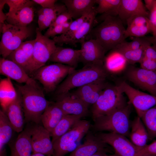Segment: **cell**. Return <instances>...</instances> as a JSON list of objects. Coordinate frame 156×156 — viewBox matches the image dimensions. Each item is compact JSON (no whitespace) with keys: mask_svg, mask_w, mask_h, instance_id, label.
<instances>
[{"mask_svg":"<svg viewBox=\"0 0 156 156\" xmlns=\"http://www.w3.org/2000/svg\"><path fill=\"white\" fill-rule=\"evenodd\" d=\"M131 130L129 136L131 141L135 146L142 148L147 144L149 140L146 129L141 118H135L131 125Z\"/></svg>","mask_w":156,"mask_h":156,"instance_id":"obj_30","label":"cell"},{"mask_svg":"<svg viewBox=\"0 0 156 156\" xmlns=\"http://www.w3.org/2000/svg\"><path fill=\"white\" fill-rule=\"evenodd\" d=\"M149 12L141 0H121L118 16L123 22L133 16L143 15L149 17Z\"/></svg>","mask_w":156,"mask_h":156,"instance_id":"obj_21","label":"cell"},{"mask_svg":"<svg viewBox=\"0 0 156 156\" xmlns=\"http://www.w3.org/2000/svg\"><path fill=\"white\" fill-rule=\"evenodd\" d=\"M144 57L156 61V47L150 44L146 47Z\"/></svg>","mask_w":156,"mask_h":156,"instance_id":"obj_45","label":"cell"},{"mask_svg":"<svg viewBox=\"0 0 156 156\" xmlns=\"http://www.w3.org/2000/svg\"><path fill=\"white\" fill-rule=\"evenodd\" d=\"M73 21L72 18L67 10L60 14L50 27L63 24L67 22Z\"/></svg>","mask_w":156,"mask_h":156,"instance_id":"obj_43","label":"cell"},{"mask_svg":"<svg viewBox=\"0 0 156 156\" xmlns=\"http://www.w3.org/2000/svg\"><path fill=\"white\" fill-rule=\"evenodd\" d=\"M123 23L118 16H108L92 29V39L96 40L106 52L110 51L125 41Z\"/></svg>","mask_w":156,"mask_h":156,"instance_id":"obj_2","label":"cell"},{"mask_svg":"<svg viewBox=\"0 0 156 156\" xmlns=\"http://www.w3.org/2000/svg\"><path fill=\"white\" fill-rule=\"evenodd\" d=\"M149 19L150 23L153 36L156 37V7L149 12Z\"/></svg>","mask_w":156,"mask_h":156,"instance_id":"obj_46","label":"cell"},{"mask_svg":"<svg viewBox=\"0 0 156 156\" xmlns=\"http://www.w3.org/2000/svg\"><path fill=\"white\" fill-rule=\"evenodd\" d=\"M67 10L64 4L56 3L51 8H42L38 11V28L42 31L49 27L57 17Z\"/></svg>","mask_w":156,"mask_h":156,"instance_id":"obj_26","label":"cell"},{"mask_svg":"<svg viewBox=\"0 0 156 156\" xmlns=\"http://www.w3.org/2000/svg\"><path fill=\"white\" fill-rule=\"evenodd\" d=\"M127 79L137 86L156 96V72L133 66L127 73Z\"/></svg>","mask_w":156,"mask_h":156,"instance_id":"obj_12","label":"cell"},{"mask_svg":"<svg viewBox=\"0 0 156 156\" xmlns=\"http://www.w3.org/2000/svg\"><path fill=\"white\" fill-rule=\"evenodd\" d=\"M55 103L65 115H74L82 118L87 116L88 107L73 92L70 91L57 95Z\"/></svg>","mask_w":156,"mask_h":156,"instance_id":"obj_13","label":"cell"},{"mask_svg":"<svg viewBox=\"0 0 156 156\" xmlns=\"http://www.w3.org/2000/svg\"><path fill=\"white\" fill-rule=\"evenodd\" d=\"M75 70L69 66L56 63L40 68L30 77L42 84L46 93H49L56 90L62 80Z\"/></svg>","mask_w":156,"mask_h":156,"instance_id":"obj_7","label":"cell"},{"mask_svg":"<svg viewBox=\"0 0 156 156\" xmlns=\"http://www.w3.org/2000/svg\"><path fill=\"white\" fill-rule=\"evenodd\" d=\"M82 118L80 116L74 115H64L50 134L52 143L66 133Z\"/></svg>","mask_w":156,"mask_h":156,"instance_id":"obj_34","label":"cell"},{"mask_svg":"<svg viewBox=\"0 0 156 156\" xmlns=\"http://www.w3.org/2000/svg\"><path fill=\"white\" fill-rule=\"evenodd\" d=\"M148 39L151 44L156 47V37H148Z\"/></svg>","mask_w":156,"mask_h":156,"instance_id":"obj_51","label":"cell"},{"mask_svg":"<svg viewBox=\"0 0 156 156\" xmlns=\"http://www.w3.org/2000/svg\"><path fill=\"white\" fill-rule=\"evenodd\" d=\"M36 31L33 55L26 71L30 77L38 69L45 65L57 47L53 39L43 35L38 27Z\"/></svg>","mask_w":156,"mask_h":156,"instance_id":"obj_8","label":"cell"},{"mask_svg":"<svg viewBox=\"0 0 156 156\" xmlns=\"http://www.w3.org/2000/svg\"><path fill=\"white\" fill-rule=\"evenodd\" d=\"M35 3L40 5L42 8H48L54 6L57 1L56 0H32Z\"/></svg>","mask_w":156,"mask_h":156,"instance_id":"obj_47","label":"cell"},{"mask_svg":"<svg viewBox=\"0 0 156 156\" xmlns=\"http://www.w3.org/2000/svg\"><path fill=\"white\" fill-rule=\"evenodd\" d=\"M149 43L137 50H133L126 48L120 44L113 49L120 53L129 64H133L137 63H140L144 56V52L146 47Z\"/></svg>","mask_w":156,"mask_h":156,"instance_id":"obj_36","label":"cell"},{"mask_svg":"<svg viewBox=\"0 0 156 156\" xmlns=\"http://www.w3.org/2000/svg\"><path fill=\"white\" fill-rule=\"evenodd\" d=\"M83 144H80L69 156H90L101 151L109 150L108 145L101 140L91 131L86 135Z\"/></svg>","mask_w":156,"mask_h":156,"instance_id":"obj_17","label":"cell"},{"mask_svg":"<svg viewBox=\"0 0 156 156\" xmlns=\"http://www.w3.org/2000/svg\"><path fill=\"white\" fill-rule=\"evenodd\" d=\"M81 44L80 62L84 66L103 65L106 51L96 40L91 39Z\"/></svg>","mask_w":156,"mask_h":156,"instance_id":"obj_15","label":"cell"},{"mask_svg":"<svg viewBox=\"0 0 156 156\" xmlns=\"http://www.w3.org/2000/svg\"><path fill=\"white\" fill-rule=\"evenodd\" d=\"M96 0H64L62 1L66 6L72 18L76 19L91 12Z\"/></svg>","mask_w":156,"mask_h":156,"instance_id":"obj_28","label":"cell"},{"mask_svg":"<svg viewBox=\"0 0 156 156\" xmlns=\"http://www.w3.org/2000/svg\"><path fill=\"white\" fill-rule=\"evenodd\" d=\"M65 115L55 103L52 102L42 115L41 122L43 126L50 133Z\"/></svg>","mask_w":156,"mask_h":156,"instance_id":"obj_29","label":"cell"},{"mask_svg":"<svg viewBox=\"0 0 156 156\" xmlns=\"http://www.w3.org/2000/svg\"><path fill=\"white\" fill-rule=\"evenodd\" d=\"M31 156H51V155H47L43 154L37 153H33Z\"/></svg>","mask_w":156,"mask_h":156,"instance_id":"obj_52","label":"cell"},{"mask_svg":"<svg viewBox=\"0 0 156 156\" xmlns=\"http://www.w3.org/2000/svg\"><path fill=\"white\" fill-rule=\"evenodd\" d=\"M119 86L107 85L96 102L92 107V118H97L109 114L127 105V102Z\"/></svg>","mask_w":156,"mask_h":156,"instance_id":"obj_5","label":"cell"},{"mask_svg":"<svg viewBox=\"0 0 156 156\" xmlns=\"http://www.w3.org/2000/svg\"><path fill=\"white\" fill-rule=\"evenodd\" d=\"M17 92L9 78L2 79L0 82V101L3 110L17 97Z\"/></svg>","mask_w":156,"mask_h":156,"instance_id":"obj_32","label":"cell"},{"mask_svg":"<svg viewBox=\"0 0 156 156\" xmlns=\"http://www.w3.org/2000/svg\"><path fill=\"white\" fill-rule=\"evenodd\" d=\"M33 153L53 156V143L50 133L43 126L36 124L29 127Z\"/></svg>","mask_w":156,"mask_h":156,"instance_id":"obj_14","label":"cell"},{"mask_svg":"<svg viewBox=\"0 0 156 156\" xmlns=\"http://www.w3.org/2000/svg\"><path fill=\"white\" fill-rule=\"evenodd\" d=\"M132 40L130 42L125 41L120 44L126 48L133 50H137L151 43L148 39V37L144 36L140 37H133Z\"/></svg>","mask_w":156,"mask_h":156,"instance_id":"obj_39","label":"cell"},{"mask_svg":"<svg viewBox=\"0 0 156 156\" xmlns=\"http://www.w3.org/2000/svg\"><path fill=\"white\" fill-rule=\"evenodd\" d=\"M155 0H144L145 6L150 12L154 8Z\"/></svg>","mask_w":156,"mask_h":156,"instance_id":"obj_49","label":"cell"},{"mask_svg":"<svg viewBox=\"0 0 156 156\" xmlns=\"http://www.w3.org/2000/svg\"><path fill=\"white\" fill-rule=\"evenodd\" d=\"M35 41V39L23 42L6 59L16 63L26 71L28 64L32 57Z\"/></svg>","mask_w":156,"mask_h":156,"instance_id":"obj_25","label":"cell"},{"mask_svg":"<svg viewBox=\"0 0 156 156\" xmlns=\"http://www.w3.org/2000/svg\"><path fill=\"white\" fill-rule=\"evenodd\" d=\"M14 129L5 112L0 110V156H7L5 145L10 142Z\"/></svg>","mask_w":156,"mask_h":156,"instance_id":"obj_31","label":"cell"},{"mask_svg":"<svg viewBox=\"0 0 156 156\" xmlns=\"http://www.w3.org/2000/svg\"><path fill=\"white\" fill-rule=\"evenodd\" d=\"M131 105L128 102L124 107L97 118L94 121L93 130L95 132L108 131L126 137L129 136Z\"/></svg>","mask_w":156,"mask_h":156,"instance_id":"obj_4","label":"cell"},{"mask_svg":"<svg viewBox=\"0 0 156 156\" xmlns=\"http://www.w3.org/2000/svg\"><path fill=\"white\" fill-rule=\"evenodd\" d=\"M120 2L121 0H96L98 5L95 8L96 13L102 14L100 18L102 21L108 16H118Z\"/></svg>","mask_w":156,"mask_h":156,"instance_id":"obj_35","label":"cell"},{"mask_svg":"<svg viewBox=\"0 0 156 156\" xmlns=\"http://www.w3.org/2000/svg\"><path fill=\"white\" fill-rule=\"evenodd\" d=\"M80 50L57 47L49 61L67 65L75 68L80 62Z\"/></svg>","mask_w":156,"mask_h":156,"instance_id":"obj_24","label":"cell"},{"mask_svg":"<svg viewBox=\"0 0 156 156\" xmlns=\"http://www.w3.org/2000/svg\"><path fill=\"white\" fill-rule=\"evenodd\" d=\"M73 21L67 22L63 24L49 27L44 35L47 38L55 36L58 34H62L66 32Z\"/></svg>","mask_w":156,"mask_h":156,"instance_id":"obj_40","label":"cell"},{"mask_svg":"<svg viewBox=\"0 0 156 156\" xmlns=\"http://www.w3.org/2000/svg\"><path fill=\"white\" fill-rule=\"evenodd\" d=\"M148 132L149 140L156 138V105L146 111L141 118Z\"/></svg>","mask_w":156,"mask_h":156,"instance_id":"obj_37","label":"cell"},{"mask_svg":"<svg viewBox=\"0 0 156 156\" xmlns=\"http://www.w3.org/2000/svg\"><path fill=\"white\" fill-rule=\"evenodd\" d=\"M6 21L10 24L25 27L32 21L34 16L33 6H26L20 9L8 12L5 14Z\"/></svg>","mask_w":156,"mask_h":156,"instance_id":"obj_27","label":"cell"},{"mask_svg":"<svg viewBox=\"0 0 156 156\" xmlns=\"http://www.w3.org/2000/svg\"><path fill=\"white\" fill-rule=\"evenodd\" d=\"M29 127L24 129L9 146L10 156H31L32 152Z\"/></svg>","mask_w":156,"mask_h":156,"instance_id":"obj_23","label":"cell"},{"mask_svg":"<svg viewBox=\"0 0 156 156\" xmlns=\"http://www.w3.org/2000/svg\"><path fill=\"white\" fill-rule=\"evenodd\" d=\"M140 68L145 70L156 71V61L144 57L140 63Z\"/></svg>","mask_w":156,"mask_h":156,"instance_id":"obj_44","label":"cell"},{"mask_svg":"<svg viewBox=\"0 0 156 156\" xmlns=\"http://www.w3.org/2000/svg\"><path fill=\"white\" fill-rule=\"evenodd\" d=\"M108 73L104 65H88L75 70L69 74L55 90L59 95L75 88H78L94 81L105 79Z\"/></svg>","mask_w":156,"mask_h":156,"instance_id":"obj_3","label":"cell"},{"mask_svg":"<svg viewBox=\"0 0 156 156\" xmlns=\"http://www.w3.org/2000/svg\"><path fill=\"white\" fill-rule=\"evenodd\" d=\"M6 4V0H0V29L2 28L5 21L6 19V16L3 11L4 6Z\"/></svg>","mask_w":156,"mask_h":156,"instance_id":"obj_48","label":"cell"},{"mask_svg":"<svg viewBox=\"0 0 156 156\" xmlns=\"http://www.w3.org/2000/svg\"><path fill=\"white\" fill-rule=\"evenodd\" d=\"M16 98L3 110L15 131L20 133L23 130L25 122L21 95L17 89Z\"/></svg>","mask_w":156,"mask_h":156,"instance_id":"obj_19","label":"cell"},{"mask_svg":"<svg viewBox=\"0 0 156 156\" xmlns=\"http://www.w3.org/2000/svg\"><path fill=\"white\" fill-rule=\"evenodd\" d=\"M0 73L19 83L40 86L36 81L30 77L22 67L7 59L0 58Z\"/></svg>","mask_w":156,"mask_h":156,"instance_id":"obj_16","label":"cell"},{"mask_svg":"<svg viewBox=\"0 0 156 156\" xmlns=\"http://www.w3.org/2000/svg\"><path fill=\"white\" fill-rule=\"evenodd\" d=\"M107 156H119L116 153H115L114 154L111 155H107Z\"/></svg>","mask_w":156,"mask_h":156,"instance_id":"obj_53","label":"cell"},{"mask_svg":"<svg viewBox=\"0 0 156 156\" xmlns=\"http://www.w3.org/2000/svg\"><path fill=\"white\" fill-rule=\"evenodd\" d=\"M92 12L73 21L66 32L60 36H55L53 38V39L55 42L58 41L66 38L74 33L87 18Z\"/></svg>","mask_w":156,"mask_h":156,"instance_id":"obj_38","label":"cell"},{"mask_svg":"<svg viewBox=\"0 0 156 156\" xmlns=\"http://www.w3.org/2000/svg\"></svg>","mask_w":156,"mask_h":156,"instance_id":"obj_55","label":"cell"},{"mask_svg":"<svg viewBox=\"0 0 156 156\" xmlns=\"http://www.w3.org/2000/svg\"><path fill=\"white\" fill-rule=\"evenodd\" d=\"M105 80L102 79L94 81L77 88L73 92L88 107L93 105L107 85Z\"/></svg>","mask_w":156,"mask_h":156,"instance_id":"obj_18","label":"cell"},{"mask_svg":"<svg viewBox=\"0 0 156 156\" xmlns=\"http://www.w3.org/2000/svg\"><path fill=\"white\" fill-rule=\"evenodd\" d=\"M126 23L127 27L125 33V39L129 37H144L152 33L150 23L148 17L143 15L133 16L127 19Z\"/></svg>","mask_w":156,"mask_h":156,"instance_id":"obj_20","label":"cell"},{"mask_svg":"<svg viewBox=\"0 0 156 156\" xmlns=\"http://www.w3.org/2000/svg\"><path fill=\"white\" fill-rule=\"evenodd\" d=\"M16 85L21 96L25 122L39 124L42 115L52 102L46 99L44 90L40 86Z\"/></svg>","mask_w":156,"mask_h":156,"instance_id":"obj_1","label":"cell"},{"mask_svg":"<svg viewBox=\"0 0 156 156\" xmlns=\"http://www.w3.org/2000/svg\"><path fill=\"white\" fill-rule=\"evenodd\" d=\"M156 7V0H155V1L154 7Z\"/></svg>","mask_w":156,"mask_h":156,"instance_id":"obj_54","label":"cell"},{"mask_svg":"<svg viewBox=\"0 0 156 156\" xmlns=\"http://www.w3.org/2000/svg\"><path fill=\"white\" fill-rule=\"evenodd\" d=\"M95 134L104 143L111 146L115 153L119 156H135L141 149L122 135L102 132H97Z\"/></svg>","mask_w":156,"mask_h":156,"instance_id":"obj_11","label":"cell"},{"mask_svg":"<svg viewBox=\"0 0 156 156\" xmlns=\"http://www.w3.org/2000/svg\"><path fill=\"white\" fill-rule=\"evenodd\" d=\"M107 151H98L90 156H107Z\"/></svg>","mask_w":156,"mask_h":156,"instance_id":"obj_50","label":"cell"},{"mask_svg":"<svg viewBox=\"0 0 156 156\" xmlns=\"http://www.w3.org/2000/svg\"><path fill=\"white\" fill-rule=\"evenodd\" d=\"M0 32L2 34L0 42V53L2 58L6 59L24 40L31 35L32 29L29 26L21 27L5 23Z\"/></svg>","mask_w":156,"mask_h":156,"instance_id":"obj_9","label":"cell"},{"mask_svg":"<svg viewBox=\"0 0 156 156\" xmlns=\"http://www.w3.org/2000/svg\"><path fill=\"white\" fill-rule=\"evenodd\" d=\"M135 156H156V140L141 148Z\"/></svg>","mask_w":156,"mask_h":156,"instance_id":"obj_42","label":"cell"},{"mask_svg":"<svg viewBox=\"0 0 156 156\" xmlns=\"http://www.w3.org/2000/svg\"><path fill=\"white\" fill-rule=\"evenodd\" d=\"M90 122L80 120L65 133L53 143V156H65L72 152L79 145L81 139L89 130Z\"/></svg>","mask_w":156,"mask_h":156,"instance_id":"obj_6","label":"cell"},{"mask_svg":"<svg viewBox=\"0 0 156 156\" xmlns=\"http://www.w3.org/2000/svg\"><path fill=\"white\" fill-rule=\"evenodd\" d=\"M127 63L123 56L118 51L113 49L105 56L103 65L107 73H114L122 70Z\"/></svg>","mask_w":156,"mask_h":156,"instance_id":"obj_33","label":"cell"},{"mask_svg":"<svg viewBox=\"0 0 156 156\" xmlns=\"http://www.w3.org/2000/svg\"><path fill=\"white\" fill-rule=\"evenodd\" d=\"M34 3L32 0H6V4L9 7V12L16 10L26 6H33Z\"/></svg>","mask_w":156,"mask_h":156,"instance_id":"obj_41","label":"cell"},{"mask_svg":"<svg viewBox=\"0 0 156 156\" xmlns=\"http://www.w3.org/2000/svg\"><path fill=\"white\" fill-rule=\"evenodd\" d=\"M118 85L127 96L129 102L134 107L138 116L140 118L146 111L156 105V96L137 90L125 81Z\"/></svg>","mask_w":156,"mask_h":156,"instance_id":"obj_10","label":"cell"},{"mask_svg":"<svg viewBox=\"0 0 156 156\" xmlns=\"http://www.w3.org/2000/svg\"><path fill=\"white\" fill-rule=\"evenodd\" d=\"M96 14L95 9L74 33L66 38L55 42V43L60 45L66 44L73 46H75L78 43H81L85 41L86 37L92 29L96 21Z\"/></svg>","mask_w":156,"mask_h":156,"instance_id":"obj_22","label":"cell"}]
</instances>
